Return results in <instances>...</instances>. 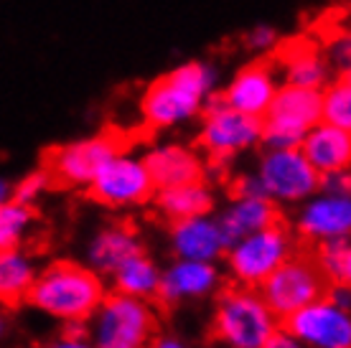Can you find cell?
<instances>
[{
    "label": "cell",
    "mask_w": 351,
    "mask_h": 348,
    "mask_svg": "<svg viewBox=\"0 0 351 348\" xmlns=\"http://www.w3.org/2000/svg\"><path fill=\"white\" fill-rule=\"evenodd\" d=\"M326 288H328V279L318 270L313 252H295L265 279L260 293L275 310V315L285 321L293 313H298L300 308L324 297Z\"/></svg>",
    "instance_id": "obj_11"
},
{
    "label": "cell",
    "mask_w": 351,
    "mask_h": 348,
    "mask_svg": "<svg viewBox=\"0 0 351 348\" xmlns=\"http://www.w3.org/2000/svg\"><path fill=\"white\" fill-rule=\"evenodd\" d=\"M282 321L257 288L232 285L217 293L211 338L227 348H267Z\"/></svg>",
    "instance_id": "obj_3"
},
{
    "label": "cell",
    "mask_w": 351,
    "mask_h": 348,
    "mask_svg": "<svg viewBox=\"0 0 351 348\" xmlns=\"http://www.w3.org/2000/svg\"><path fill=\"white\" fill-rule=\"evenodd\" d=\"M278 74L280 71L275 64L255 59L245 66H239L237 74L229 79L227 87L221 89L219 95L224 97L227 105L237 107L242 112L265 117L278 89L282 87V79H278Z\"/></svg>",
    "instance_id": "obj_18"
},
{
    "label": "cell",
    "mask_w": 351,
    "mask_h": 348,
    "mask_svg": "<svg viewBox=\"0 0 351 348\" xmlns=\"http://www.w3.org/2000/svg\"><path fill=\"white\" fill-rule=\"evenodd\" d=\"M298 252V239L282 221L257 229L229 244L224 254V270L232 285L245 288H263V282L282 262Z\"/></svg>",
    "instance_id": "obj_6"
},
{
    "label": "cell",
    "mask_w": 351,
    "mask_h": 348,
    "mask_svg": "<svg viewBox=\"0 0 351 348\" xmlns=\"http://www.w3.org/2000/svg\"><path fill=\"white\" fill-rule=\"evenodd\" d=\"M298 346H300L298 338H295L285 325H280V328L275 331V336L270 338V343H267V348H298Z\"/></svg>",
    "instance_id": "obj_35"
},
{
    "label": "cell",
    "mask_w": 351,
    "mask_h": 348,
    "mask_svg": "<svg viewBox=\"0 0 351 348\" xmlns=\"http://www.w3.org/2000/svg\"><path fill=\"white\" fill-rule=\"evenodd\" d=\"M128 148L123 135L117 132H97L89 138L71 140L46 153V168L51 171L53 183L64 188H89L102 168L117 153Z\"/></svg>",
    "instance_id": "obj_8"
},
{
    "label": "cell",
    "mask_w": 351,
    "mask_h": 348,
    "mask_svg": "<svg viewBox=\"0 0 351 348\" xmlns=\"http://www.w3.org/2000/svg\"><path fill=\"white\" fill-rule=\"evenodd\" d=\"M168 247H171L173 257L219 262L227 254L229 242L219 224V216H214V214H199V216L171 221Z\"/></svg>",
    "instance_id": "obj_17"
},
{
    "label": "cell",
    "mask_w": 351,
    "mask_h": 348,
    "mask_svg": "<svg viewBox=\"0 0 351 348\" xmlns=\"http://www.w3.org/2000/svg\"><path fill=\"white\" fill-rule=\"evenodd\" d=\"M36 277H38V267L23 247L0 249V297H3V303H26Z\"/></svg>",
    "instance_id": "obj_23"
},
{
    "label": "cell",
    "mask_w": 351,
    "mask_h": 348,
    "mask_svg": "<svg viewBox=\"0 0 351 348\" xmlns=\"http://www.w3.org/2000/svg\"><path fill=\"white\" fill-rule=\"evenodd\" d=\"M34 206L10 199L0 203V249L21 247L34 227Z\"/></svg>",
    "instance_id": "obj_25"
},
{
    "label": "cell",
    "mask_w": 351,
    "mask_h": 348,
    "mask_svg": "<svg viewBox=\"0 0 351 348\" xmlns=\"http://www.w3.org/2000/svg\"><path fill=\"white\" fill-rule=\"evenodd\" d=\"M295 234L308 244L351 239V196L318 191L298 206Z\"/></svg>",
    "instance_id": "obj_13"
},
{
    "label": "cell",
    "mask_w": 351,
    "mask_h": 348,
    "mask_svg": "<svg viewBox=\"0 0 351 348\" xmlns=\"http://www.w3.org/2000/svg\"><path fill=\"white\" fill-rule=\"evenodd\" d=\"M282 325L306 348H351V310L326 295L285 318Z\"/></svg>",
    "instance_id": "obj_12"
},
{
    "label": "cell",
    "mask_w": 351,
    "mask_h": 348,
    "mask_svg": "<svg viewBox=\"0 0 351 348\" xmlns=\"http://www.w3.org/2000/svg\"><path fill=\"white\" fill-rule=\"evenodd\" d=\"M153 300L110 290L89 318L97 348H143L158 336V313Z\"/></svg>",
    "instance_id": "obj_5"
},
{
    "label": "cell",
    "mask_w": 351,
    "mask_h": 348,
    "mask_svg": "<svg viewBox=\"0 0 351 348\" xmlns=\"http://www.w3.org/2000/svg\"><path fill=\"white\" fill-rule=\"evenodd\" d=\"M324 120V89L285 84L265 114L263 148H300L306 132Z\"/></svg>",
    "instance_id": "obj_7"
},
{
    "label": "cell",
    "mask_w": 351,
    "mask_h": 348,
    "mask_svg": "<svg viewBox=\"0 0 351 348\" xmlns=\"http://www.w3.org/2000/svg\"><path fill=\"white\" fill-rule=\"evenodd\" d=\"M324 120L351 132V79L346 74L324 89Z\"/></svg>",
    "instance_id": "obj_26"
},
{
    "label": "cell",
    "mask_w": 351,
    "mask_h": 348,
    "mask_svg": "<svg viewBox=\"0 0 351 348\" xmlns=\"http://www.w3.org/2000/svg\"><path fill=\"white\" fill-rule=\"evenodd\" d=\"M346 77H349V79H351V71H349V74H346Z\"/></svg>",
    "instance_id": "obj_39"
},
{
    "label": "cell",
    "mask_w": 351,
    "mask_h": 348,
    "mask_svg": "<svg viewBox=\"0 0 351 348\" xmlns=\"http://www.w3.org/2000/svg\"><path fill=\"white\" fill-rule=\"evenodd\" d=\"M219 92V71L204 59H189L150 82L141 97V117L148 130L163 132L199 120L206 99Z\"/></svg>",
    "instance_id": "obj_1"
},
{
    "label": "cell",
    "mask_w": 351,
    "mask_h": 348,
    "mask_svg": "<svg viewBox=\"0 0 351 348\" xmlns=\"http://www.w3.org/2000/svg\"><path fill=\"white\" fill-rule=\"evenodd\" d=\"M13 191H16V183L10 181V178H3L0 181V203L13 199Z\"/></svg>",
    "instance_id": "obj_37"
},
{
    "label": "cell",
    "mask_w": 351,
    "mask_h": 348,
    "mask_svg": "<svg viewBox=\"0 0 351 348\" xmlns=\"http://www.w3.org/2000/svg\"><path fill=\"white\" fill-rule=\"evenodd\" d=\"M324 49L336 74H349L351 71V26L334 28L331 36L324 41Z\"/></svg>",
    "instance_id": "obj_29"
},
{
    "label": "cell",
    "mask_w": 351,
    "mask_h": 348,
    "mask_svg": "<svg viewBox=\"0 0 351 348\" xmlns=\"http://www.w3.org/2000/svg\"><path fill=\"white\" fill-rule=\"evenodd\" d=\"M346 252H349V239H328V242L313 244V260L328 282L343 277Z\"/></svg>",
    "instance_id": "obj_27"
},
{
    "label": "cell",
    "mask_w": 351,
    "mask_h": 348,
    "mask_svg": "<svg viewBox=\"0 0 351 348\" xmlns=\"http://www.w3.org/2000/svg\"><path fill=\"white\" fill-rule=\"evenodd\" d=\"M255 171L278 206H300L321 191V171L300 148H263Z\"/></svg>",
    "instance_id": "obj_9"
},
{
    "label": "cell",
    "mask_w": 351,
    "mask_h": 348,
    "mask_svg": "<svg viewBox=\"0 0 351 348\" xmlns=\"http://www.w3.org/2000/svg\"><path fill=\"white\" fill-rule=\"evenodd\" d=\"M221 279H224V275H221L217 262L173 257V262L168 267H163V277H160V290L156 303L173 308V305L181 303L204 300V297L219 293Z\"/></svg>",
    "instance_id": "obj_14"
},
{
    "label": "cell",
    "mask_w": 351,
    "mask_h": 348,
    "mask_svg": "<svg viewBox=\"0 0 351 348\" xmlns=\"http://www.w3.org/2000/svg\"><path fill=\"white\" fill-rule=\"evenodd\" d=\"M160 277H163V270L156 264L153 257L143 252L114 270V275L110 277V288L117 293L143 297V300H158Z\"/></svg>",
    "instance_id": "obj_24"
},
{
    "label": "cell",
    "mask_w": 351,
    "mask_h": 348,
    "mask_svg": "<svg viewBox=\"0 0 351 348\" xmlns=\"http://www.w3.org/2000/svg\"><path fill=\"white\" fill-rule=\"evenodd\" d=\"M265 117L242 112L237 107L224 102V97L217 92L206 99L204 112L199 117V135L196 145L206 153L209 163L224 166L239 153L255 150L263 145Z\"/></svg>",
    "instance_id": "obj_4"
},
{
    "label": "cell",
    "mask_w": 351,
    "mask_h": 348,
    "mask_svg": "<svg viewBox=\"0 0 351 348\" xmlns=\"http://www.w3.org/2000/svg\"><path fill=\"white\" fill-rule=\"evenodd\" d=\"M300 150L321 173L351 168V132L326 120H321L306 132Z\"/></svg>",
    "instance_id": "obj_21"
},
{
    "label": "cell",
    "mask_w": 351,
    "mask_h": 348,
    "mask_svg": "<svg viewBox=\"0 0 351 348\" xmlns=\"http://www.w3.org/2000/svg\"><path fill=\"white\" fill-rule=\"evenodd\" d=\"M150 346H156V348H184L186 343L178 338V336H173V333H163V336H156Z\"/></svg>",
    "instance_id": "obj_36"
},
{
    "label": "cell",
    "mask_w": 351,
    "mask_h": 348,
    "mask_svg": "<svg viewBox=\"0 0 351 348\" xmlns=\"http://www.w3.org/2000/svg\"><path fill=\"white\" fill-rule=\"evenodd\" d=\"M158 186L148 171L145 158L125 148L102 168L95 183L87 188L89 199L105 209H135L156 199Z\"/></svg>",
    "instance_id": "obj_10"
},
{
    "label": "cell",
    "mask_w": 351,
    "mask_h": 348,
    "mask_svg": "<svg viewBox=\"0 0 351 348\" xmlns=\"http://www.w3.org/2000/svg\"><path fill=\"white\" fill-rule=\"evenodd\" d=\"M229 188H232V196H267L263 181H260V175H257V171L234 175V181H232Z\"/></svg>",
    "instance_id": "obj_33"
},
{
    "label": "cell",
    "mask_w": 351,
    "mask_h": 348,
    "mask_svg": "<svg viewBox=\"0 0 351 348\" xmlns=\"http://www.w3.org/2000/svg\"><path fill=\"white\" fill-rule=\"evenodd\" d=\"M145 163L158 188H171L181 183L204 181L209 173V158L202 148H191L178 140H163L150 145L145 153Z\"/></svg>",
    "instance_id": "obj_16"
},
{
    "label": "cell",
    "mask_w": 351,
    "mask_h": 348,
    "mask_svg": "<svg viewBox=\"0 0 351 348\" xmlns=\"http://www.w3.org/2000/svg\"><path fill=\"white\" fill-rule=\"evenodd\" d=\"M112 288L87 262L56 260L38 270L26 303L53 321H89Z\"/></svg>",
    "instance_id": "obj_2"
},
{
    "label": "cell",
    "mask_w": 351,
    "mask_h": 348,
    "mask_svg": "<svg viewBox=\"0 0 351 348\" xmlns=\"http://www.w3.org/2000/svg\"><path fill=\"white\" fill-rule=\"evenodd\" d=\"M275 66L285 84L326 89L334 82V66L326 56L324 44L306 36L282 41L275 51Z\"/></svg>",
    "instance_id": "obj_15"
},
{
    "label": "cell",
    "mask_w": 351,
    "mask_h": 348,
    "mask_svg": "<svg viewBox=\"0 0 351 348\" xmlns=\"http://www.w3.org/2000/svg\"><path fill=\"white\" fill-rule=\"evenodd\" d=\"M51 346H56V348L95 346V343H92V328H89V321H64L62 331H59V338L53 340Z\"/></svg>",
    "instance_id": "obj_31"
},
{
    "label": "cell",
    "mask_w": 351,
    "mask_h": 348,
    "mask_svg": "<svg viewBox=\"0 0 351 348\" xmlns=\"http://www.w3.org/2000/svg\"><path fill=\"white\" fill-rule=\"evenodd\" d=\"M321 191L351 196V168H339V171L321 173Z\"/></svg>",
    "instance_id": "obj_32"
},
{
    "label": "cell",
    "mask_w": 351,
    "mask_h": 348,
    "mask_svg": "<svg viewBox=\"0 0 351 348\" xmlns=\"http://www.w3.org/2000/svg\"><path fill=\"white\" fill-rule=\"evenodd\" d=\"M343 282L351 285V239H349V252H346V267H343Z\"/></svg>",
    "instance_id": "obj_38"
},
{
    "label": "cell",
    "mask_w": 351,
    "mask_h": 348,
    "mask_svg": "<svg viewBox=\"0 0 351 348\" xmlns=\"http://www.w3.org/2000/svg\"><path fill=\"white\" fill-rule=\"evenodd\" d=\"M214 201H217L214 191H211V186L204 178V181L181 183V186H171V188H158L153 203H156V211L171 224V221H178V219L211 214Z\"/></svg>",
    "instance_id": "obj_22"
},
{
    "label": "cell",
    "mask_w": 351,
    "mask_h": 348,
    "mask_svg": "<svg viewBox=\"0 0 351 348\" xmlns=\"http://www.w3.org/2000/svg\"><path fill=\"white\" fill-rule=\"evenodd\" d=\"M326 297H328L331 303L341 305V308L351 310V285L349 282H343V279L328 282V288H326Z\"/></svg>",
    "instance_id": "obj_34"
},
{
    "label": "cell",
    "mask_w": 351,
    "mask_h": 348,
    "mask_svg": "<svg viewBox=\"0 0 351 348\" xmlns=\"http://www.w3.org/2000/svg\"><path fill=\"white\" fill-rule=\"evenodd\" d=\"M217 216H219V224L227 234L229 244L252 234L257 229H265L275 221H280L278 203L267 196H232V201Z\"/></svg>",
    "instance_id": "obj_20"
},
{
    "label": "cell",
    "mask_w": 351,
    "mask_h": 348,
    "mask_svg": "<svg viewBox=\"0 0 351 348\" xmlns=\"http://www.w3.org/2000/svg\"><path fill=\"white\" fill-rule=\"evenodd\" d=\"M53 186V175L49 168H38V171H31L23 178L16 181V191H13V199L21 201V203H28V206H36L38 201L44 199L46 191Z\"/></svg>",
    "instance_id": "obj_28"
},
{
    "label": "cell",
    "mask_w": 351,
    "mask_h": 348,
    "mask_svg": "<svg viewBox=\"0 0 351 348\" xmlns=\"http://www.w3.org/2000/svg\"><path fill=\"white\" fill-rule=\"evenodd\" d=\"M143 254V239L128 224H107L97 229L95 236L89 239L84 249V262L89 267H95L99 275L112 277L117 267H123L125 262Z\"/></svg>",
    "instance_id": "obj_19"
},
{
    "label": "cell",
    "mask_w": 351,
    "mask_h": 348,
    "mask_svg": "<svg viewBox=\"0 0 351 348\" xmlns=\"http://www.w3.org/2000/svg\"><path fill=\"white\" fill-rule=\"evenodd\" d=\"M242 44L250 53H257V56H267V53L278 51V46L282 44L278 28L270 26V23H257L245 34Z\"/></svg>",
    "instance_id": "obj_30"
}]
</instances>
